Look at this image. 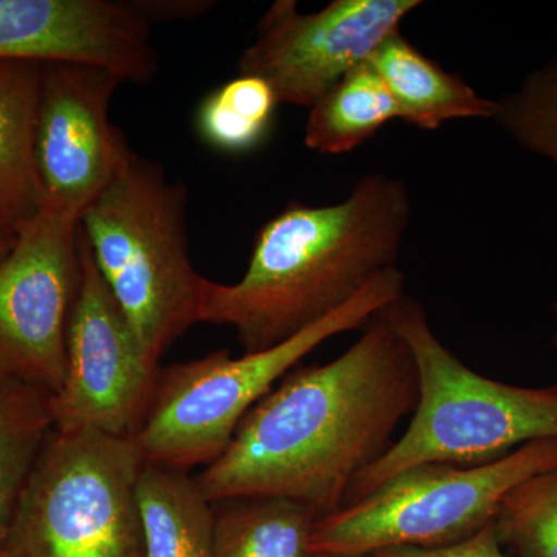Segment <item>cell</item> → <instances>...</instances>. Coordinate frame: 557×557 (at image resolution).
Instances as JSON below:
<instances>
[{
  "label": "cell",
  "instance_id": "603a6c76",
  "mask_svg": "<svg viewBox=\"0 0 557 557\" xmlns=\"http://www.w3.org/2000/svg\"><path fill=\"white\" fill-rule=\"evenodd\" d=\"M143 20L152 25L153 21H174L196 17L211 9V2H131Z\"/></svg>",
  "mask_w": 557,
  "mask_h": 557
},
{
  "label": "cell",
  "instance_id": "5b68a950",
  "mask_svg": "<svg viewBox=\"0 0 557 557\" xmlns=\"http://www.w3.org/2000/svg\"><path fill=\"white\" fill-rule=\"evenodd\" d=\"M405 285V274L397 267L335 313L277 346L239 358L218 350L157 370L148 412L132 438L143 461L185 472L211 465L278 380L329 339L364 329L406 295Z\"/></svg>",
  "mask_w": 557,
  "mask_h": 557
},
{
  "label": "cell",
  "instance_id": "7a4b0ae2",
  "mask_svg": "<svg viewBox=\"0 0 557 557\" xmlns=\"http://www.w3.org/2000/svg\"><path fill=\"white\" fill-rule=\"evenodd\" d=\"M412 209L408 185L384 172L336 203L293 201L259 230L239 281L205 277L200 322L236 330L244 354L293 338L397 269Z\"/></svg>",
  "mask_w": 557,
  "mask_h": 557
},
{
  "label": "cell",
  "instance_id": "52a82bcc",
  "mask_svg": "<svg viewBox=\"0 0 557 557\" xmlns=\"http://www.w3.org/2000/svg\"><path fill=\"white\" fill-rule=\"evenodd\" d=\"M556 468L557 438L536 440L479 467L418 465L319 519L311 549L317 557H368L457 544L493 522L512 487Z\"/></svg>",
  "mask_w": 557,
  "mask_h": 557
},
{
  "label": "cell",
  "instance_id": "484cf974",
  "mask_svg": "<svg viewBox=\"0 0 557 557\" xmlns=\"http://www.w3.org/2000/svg\"><path fill=\"white\" fill-rule=\"evenodd\" d=\"M0 557H3V556H2V553H0Z\"/></svg>",
  "mask_w": 557,
  "mask_h": 557
},
{
  "label": "cell",
  "instance_id": "7c38bea8",
  "mask_svg": "<svg viewBox=\"0 0 557 557\" xmlns=\"http://www.w3.org/2000/svg\"><path fill=\"white\" fill-rule=\"evenodd\" d=\"M5 61L95 65L137 86L159 72L149 22L113 0H0Z\"/></svg>",
  "mask_w": 557,
  "mask_h": 557
},
{
  "label": "cell",
  "instance_id": "5bb4252c",
  "mask_svg": "<svg viewBox=\"0 0 557 557\" xmlns=\"http://www.w3.org/2000/svg\"><path fill=\"white\" fill-rule=\"evenodd\" d=\"M44 64L0 62V226L17 230L38 214L35 126Z\"/></svg>",
  "mask_w": 557,
  "mask_h": 557
},
{
  "label": "cell",
  "instance_id": "e0dca14e",
  "mask_svg": "<svg viewBox=\"0 0 557 557\" xmlns=\"http://www.w3.org/2000/svg\"><path fill=\"white\" fill-rule=\"evenodd\" d=\"M54 395L0 372V545L54 431Z\"/></svg>",
  "mask_w": 557,
  "mask_h": 557
},
{
  "label": "cell",
  "instance_id": "44dd1931",
  "mask_svg": "<svg viewBox=\"0 0 557 557\" xmlns=\"http://www.w3.org/2000/svg\"><path fill=\"white\" fill-rule=\"evenodd\" d=\"M493 523L519 557H557V468L512 487Z\"/></svg>",
  "mask_w": 557,
  "mask_h": 557
},
{
  "label": "cell",
  "instance_id": "ac0fdd59",
  "mask_svg": "<svg viewBox=\"0 0 557 557\" xmlns=\"http://www.w3.org/2000/svg\"><path fill=\"white\" fill-rule=\"evenodd\" d=\"M394 120H398L394 98L366 62L311 106L304 143L322 156H343L375 137Z\"/></svg>",
  "mask_w": 557,
  "mask_h": 557
},
{
  "label": "cell",
  "instance_id": "3957f363",
  "mask_svg": "<svg viewBox=\"0 0 557 557\" xmlns=\"http://www.w3.org/2000/svg\"><path fill=\"white\" fill-rule=\"evenodd\" d=\"M380 317L412 355L418 403L405 434L354 480L346 505L418 465L479 467L536 440L557 438L556 386H512L474 372L440 341L426 310L408 295Z\"/></svg>",
  "mask_w": 557,
  "mask_h": 557
},
{
  "label": "cell",
  "instance_id": "4fadbf2b",
  "mask_svg": "<svg viewBox=\"0 0 557 557\" xmlns=\"http://www.w3.org/2000/svg\"><path fill=\"white\" fill-rule=\"evenodd\" d=\"M386 84L398 120L434 132L457 120H491L497 101L480 95L458 73H450L418 50L401 32L384 40L368 61Z\"/></svg>",
  "mask_w": 557,
  "mask_h": 557
},
{
  "label": "cell",
  "instance_id": "d6986e66",
  "mask_svg": "<svg viewBox=\"0 0 557 557\" xmlns=\"http://www.w3.org/2000/svg\"><path fill=\"white\" fill-rule=\"evenodd\" d=\"M278 104L276 91L267 81L239 75L200 102L197 134L219 152L244 156L269 139Z\"/></svg>",
  "mask_w": 557,
  "mask_h": 557
},
{
  "label": "cell",
  "instance_id": "8fae6325",
  "mask_svg": "<svg viewBox=\"0 0 557 557\" xmlns=\"http://www.w3.org/2000/svg\"><path fill=\"white\" fill-rule=\"evenodd\" d=\"M119 73L86 64H44L35 126L40 208L83 214L135 156L110 120Z\"/></svg>",
  "mask_w": 557,
  "mask_h": 557
},
{
  "label": "cell",
  "instance_id": "ba28073f",
  "mask_svg": "<svg viewBox=\"0 0 557 557\" xmlns=\"http://www.w3.org/2000/svg\"><path fill=\"white\" fill-rule=\"evenodd\" d=\"M81 277L79 214L40 208L0 260V372L60 392Z\"/></svg>",
  "mask_w": 557,
  "mask_h": 557
},
{
  "label": "cell",
  "instance_id": "d4e9b609",
  "mask_svg": "<svg viewBox=\"0 0 557 557\" xmlns=\"http://www.w3.org/2000/svg\"><path fill=\"white\" fill-rule=\"evenodd\" d=\"M555 322H556V325H555V336H553V346H555L556 355H557V298L555 300ZM555 386L557 387V384H555Z\"/></svg>",
  "mask_w": 557,
  "mask_h": 557
},
{
  "label": "cell",
  "instance_id": "8992f818",
  "mask_svg": "<svg viewBox=\"0 0 557 557\" xmlns=\"http://www.w3.org/2000/svg\"><path fill=\"white\" fill-rule=\"evenodd\" d=\"M134 442L53 431L0 545L3 557H146Z\"/></svg>",
  "mask_w": 557,
  "mask_h": 557
},
{
  "label": "cell",
  "instance_id": "9c48e42d",
  "mask_svg": "<svg viewBox=\"0 0 557 557\" xmlns=\"http://www.w3.org/2000/svg\"><path fill=\"white\" fill-rule=\"evenodd\" d=\"M420 0H332L302 13L295 0H277L259 21L239 60V75L262 78L281 104L310 109L351 70L401 32Z\"/></svg>",
  "mask_w": 557,
  "mask_h": 557
},
{
  "label": "cell",
  "instance_id": "ffe728a7",
  "mask_svg": "<svg viewBox=\"0 0 557 557\" xmlns=\"http://www.w3.org/2000/svg\"><path fill=\"white\" fill-rule=\"evenodd\" d=\"M497 101L494 123L520 148L557 166V57L528 72Z\"/></svg>",
  "mask_w": 557,
  "mask_h": 557
},
{
  "label": "cell",
  "instance_id": "30bf717a",
  "mask_svg": "<svg viewBox=\"0 0 557 557\" xmlns=\"http://www.w3.org/2000/svg\"><path fill=\"white\" fill-rule=\"evenodd\" d=\"M79 248L83 277L70 318L65 379L53 398L54 431L132 440L148 412L159 369L146 361L81 228Z\"/></svg>",
  "mask_w": 557,
  "mask_h": 557
},
{
  "label": "cell",
  "instance_id": "6da1fadb",
  "mask_svg": "<svg viewBox=\"0 0 557 557\" xmlns=\"http://www.w3.org/2000/svg\"><path fill=\"white\" fill-rule=\"evenodd\" d=\"M417 403L412 355L379 314L338 358L293 369L271 388L197 482L212 504L282 497L325 518L394 445Z\"/></svg>",
  "mask_w": 557,
  "mask_h": 557
},
{
  "label": "cell",
  "instance_id": "4316f807",
  "mask_svg": "<svg viewBox=\"0 0 557 557\" xmlns=\"http://www.w3.org/2000/svg\"><path fill=\"white\" fill-rule=\"evenodd\" d=\"M368 557H370V556H368Z\"/></svg>",
  "mask_w": 557,
  "mask_h": 557
},
{
  "label": "cell",
  "instance_id": "2e32d148",
  "mask_svg": "<svg viewBox=\"0 0 557 557\" xmlns=\"http://www.w3.org/2000/svg\"><path fill=\"white\" fill-rule=\"evenodd\" d=\"M214 557H317L311 549L313 509L282 497L219 502Z\"/></svg>",
  "mask_w": 557,
  "mask_h": 557
},
{
  "label": "cell",
  "instance_id": "cb8c5ba5",
  "mask_svg": "<svg viewBox=\"0 0 557 557\" xmlns=\"http://www.w3.org/2000/svg\"><path fill=\"white\" fill-rule=\"evenodd\" d=\"M17 230L7 228V226H0V260L5 258L14 247L16 242Z\"/></svg>",
  "mask_w": 557,
  "mask_h": 557
},
{
  "label": "cell",
  "instance_id": "277c9868",
  "mask_svg": "<svg viewBox=\"0 0 557 557\" xmlns=\"http://www.w3.org/2000/svg\"><path fill=\"white\" fill-rule=\"evenodd\" d=\"M186 207V186L135 152L79 218L91 259L153 369L200 322L205 277L190 262Z\"/></svg>",
  "mask_w": 557,
  "mask_h": 557
},
{
  "label": "cell",
  "instance_id": "7402d4cb",
  "mask_svg": "<svg viewBox=\"0 0 557 557\" xmlns=\"http://www.w3.org/2000/svg\"><path fill=\"white\" fill-rule=\"evenodd\" d=\"M370 557H505L496 528L490 522L457 544L440 548H392Z\"/></svg>",
  "mask_w": 557,
  "mask_h": 557
},
{
  "label": "cell",
  "instance_id": "9a60e30c",
  "mask_svg": "<svg viewBox=\"0 0 557 557\" xmlns=\"http://www.w3.org/2000/svg\"><path fill=\"white\" fill-rule=\"evenodd\" d=\"M137 502L146 557H214V504L188 472L143 461Z\"/></svg>",
  "mask_w": 557,
  "mask_h": 557
}]
</instances>
